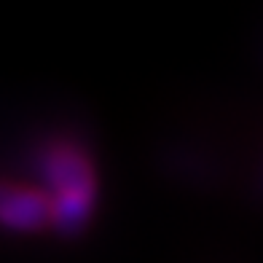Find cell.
Returning <instances> with one entry per match:
<instances>
[{
	"instance_id": "6da1fadb",
	"label": "cell",
	"mask_w": 263,
	"mask_h": 263,
	"mask_svg": "<svg viewBox=\"0 0 263 263\" xmlns=\"http://www.w3.org/2000/svg\"><path fill=\"white\" fill-rule=\"evenodd\" d=\"M32 170L49 201L73 196H97V177L89 153L73 140H49L35 153Z\"/></svg>"
},
{
	"instance_id": "3957f363",
	"label": "cell",
	"mask_w": 263,
	"mask_h": 263,
	"mask_svg": "<svg viewBox=\"0 0 263 263\" xmlns=\"http://www.w3.org/2000/svg\"><path fill=\"white\" fill-rule=\"evenodd\" d=\"M255 191H258V196L263 199V172H260V177H258V188H255Z\"/></svg>"
},
{
	"instance_id": "7a4b0ae2",
	"label": "cell",
	"mask_w": 263,
	"mask_h": 263,
	"mask_svg": "<svg viewBox=\"0 0 263 263\" xmlns=\"http://www.w3.org/2000/svg\"><path fill=\"white\" fill-rule=\"evenodd\" d=\"M0 226L16 234H38L49 229V199L41 188L0 180Z\"/></svg>"
}]
</instances>
